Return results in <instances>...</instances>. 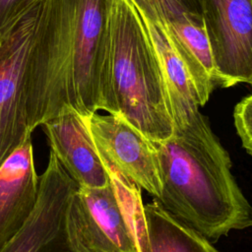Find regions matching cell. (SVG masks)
I'll list each match as a JSON object with an SVG mask.
<instances>
[{
    "label": "cell",
    "instance_id": "obj_17",
    "mask_svg": "<svg viewBox=\"0 0 252 252\" xmlns=\"http://www.w3.org/2000/svg\"><path fill=\"white\" fill-rule=\"evenodd\" d=\"M251 87H252V74H251V78H250V81H249V83H248Z\"/></svg>",
    "mask_w": 252,
    "mask_h": 252
},
{
    "label": "cell",
    "instance_id": "obj_8",
    "mask_svg": "<svg viewBox=\"0 0 252 252\" xmlns=\"http://www.w3.org/2000/svg\"><path fill=\"white\" fill-rule=\"evenodd\" d=\"M78 187L50 151L47 166L39 176L35 207L0 252H75L66 233L65 212Z\"/></svg>",
    "mask_w": 252,
    "mask_h": 252
},
{
    "label": "cell",
    "instance_id": "obj_6",
    "mask_svg": "<svg viewBox=\"0 0 252 252\" xmlns=\"http://www.w3.org/2000/svg\"><path fill=\"white\" fill-rule=\"evenodd\" d=\"M85 120L108 173L157 199L160 183L154 142L117 115L95 112Z\"/></svg>",
    "mask_w": 252,
    "mask_h": 252
},
{
    "label": "cell",
    "instance_id": "obj_2",
    "mask_svg": "<svg viewBox=\"0 0 252 252\" xmlns=\"http://www.w3.org/2000/svg\"><path fill=\"white\" fill-rule=\"evenodd\" d=\"M154 145L160 183L156 200L167 212L210 242L252 227V207L230 171L229 155L201 112Z\"/></svg>",
    "mask_w": 252,
    "mask_h": 252
},
{
    "label": "cell",
    "instance_id": "obj_14",
    "mask_svg": "<svg viewBox=\"0 0 252 252\" xmlns=\"http://www.w3.org/2000/svg\"><path fill=\"white\" fill-rule=\"evenodd\" d=\"M233 119L242 147L252 156V94L244 97L235 105Z\"/></svg>",
    "mask_w": 252,
    "mask_h": 252
},
{
    "label": "cell",
    "instance_id": "obj_10",
    "mask_svg": "<svg viewBox=\"0 0 252 252\" xmlns=\"http://www.w3.org/2000/svg\"><path fill=\"white\" fill-rule=\"evenodd\" d=\"M41 126L50 151L79 187L101 188L110 183L85 117L73 108H66Z\"/></svg>",
    "mask_w": 252,
    "mask_h": 252
},
{
    "label": "cell",
    "instance_id": "obj_15",
    "mask_svg": "<svg viewBox=\"0 0 252 252\" xmlns=\"http://www.w3.org/2000/svg\"><path fill=\"white\" fill-rule=\"evenodd\" d=\"M41 0H0V32Z\"/></svg>",
    "mask_w": 252,
    "mask_h": 252
},
{
    "label": "cell",
    "instance_id": "obj_1",
    "mask_svg": "<svg viewBox=\"0 0 252 252\" xmlns=\"http://www.w3.org/2000/svg\"><path fill=\"white\" fill-rule=\"evenodd\" d=\"M107 17L108 0H44L25 75L31 133L66 108L100 110Z\"/></svg>",
    "mask_w": 252,
    "mask_h": 252
},
{
    "label": "cell",
    "instance_id": "obj_5",
    "mask_svg": "<svg viewBox=\"0 0 252 252\" xmlns=\"http://www.w3.org/2000/svg\"><path fill=\"white\" fill-rule=\"evenodd\" d=\"M44 0L0 32V165L32 133L28 130L25 75Z\"/></svg>",
    "mask_w": 252,
    "mask_h": 252
},
{
    "label": "cell",
    "instance_id": "obj_3",
    "mask_svg": "<svg viewBox=\"0 0 252 252\" xmlns=\"http://www.w3.org/2000/svg\"><path fill=\"white\" fill-rule=\"evenodd\" d=\"M100 110L122 117L153 142L174 131L158 54L132 0H108Z\"/></svg>",
    "mask_w": 252,
    "mask_h": 252
},
{
    "label": "cell",
    "instance_id": "obj_11",
    "mask_svg": "<svg viewBox=\"0 0 252 252\" xmlns=\"http://www.w3.org/2000/svg\"><path fill=\"white\" fill-rule=\"evenodd\" d=\"M38 189L31 134L0 165V247L33 211Z\"/></svg>",
    "mask_w": 252,
    "mask_h": 252
},
{
    "label": "cell",
    "instance_id": "obj_4",
    "mask_svg": "<svg viewBox=\"0 0 252 252\" xmlns=\"http://www.w3.org/2000/svg\"><path fill=\"white\" fill-rule=\"evenodd\" d=\"M101 188L78 187L65 212L68 241L75 252H139L137 217L141 189L110 174Z\"/></svg>",
    "mask_w": 252,
    "mask_h": 252
},
{
    "label": "cell",
    "instance_id": "obj_9",
    "mask_svg": "<svg viewBox=\"0 0 252 252\" xmlns=\"http://www.w3.org/2000/svg\"><path fill=\"white\" fill-rule=\"evenodd\" d=\"M148 1L151 8L142 13L154 14L160 22L193 81L201 106L205 105L218 78L202 16L185 11L175 0Z\"/></svg>",
    "mask_w": 252,
    "mask_h": 252
},
{
    "label": "cell",
    "instance_id": "obj_13",
    "mask_svg": "<svg viewBox=\"0 0 252 252\" xmlns=\"http://www.w3.org/2000/svg\"><path fill=\"white\" fill-rule=\"evenodd\" d=\"M141 15L161 64L174 127L186 124L200 112L201 106L193 81L158 18L154 14Z\"/></svg>",
    "mask_w": 252,
    "mask_h": 252
},
{
    "label": "cell",
    "instance_id": "obj_7",
    "mask_svg": "<svg viewBox=\"0 0 252 252\" xmlns=\"http://www.w3.org/2000/svg\"><path fill=\"white\" fill-rule=\"evenodd\" d=\"M218 86L249 83L252 74V0H202Z\"/></svg>",
    "mask_w": 252,
    "mask_h": 252
},
{
    "label": "cell",
    "instance_id": "obj_16",
    "mask_svg": "<svg viewBox=\"0 0 252 252\" xmlns=\"http://www.w3.org/2000/svg\"><path fill=\"white\" fill-rule=\"evenodd\" d=\"M185 11L202 16V0H175Z\"/></svg>",
    "mask_w": 252,
    "mask_h": 252
},
{
    "label": "cell",
    "instance_id": "obj_12",
    "mask_svg": "<svg viewBox=\"0 0 252 252\" xmlns=\"http://www.w3.org/2000/svg\"><path fill=\"white\" fill-rule=\"evenodd\" d=\"M139 252H218L205 236L167 212L156 199L137 220Z\"/></svg>",
    "mask_w": 252,
    "mask_h": 252
}]
</instances>
